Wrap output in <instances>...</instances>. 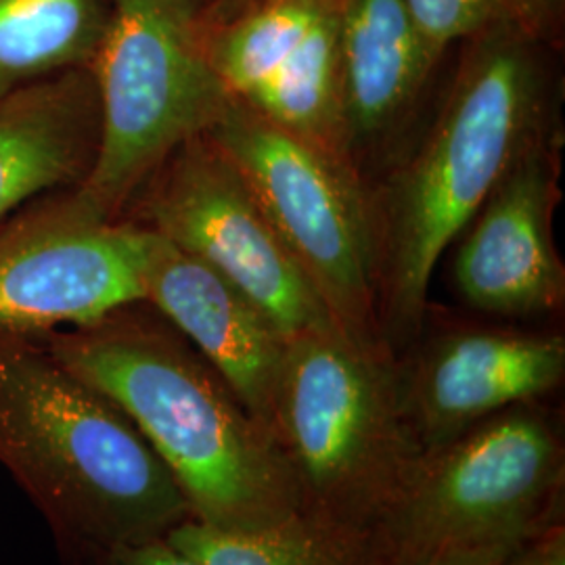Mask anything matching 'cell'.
<instances>
[{"label":"cell","mask_w":565,"mask_h":565,"mask_svg":"<svg viewBox=\"0 0 565 565\" xmlns=\"http://www.w3.org/2000/svg\"><path fill=\"white\" fill-rule=\"evenodd\" d=\"M546 142L536 139L509 168L452 264L465 302L488 315L532 317L564 302V264L551 231L557 166Z\"/></svg>","instance_id":"10"},{"label":"cell","mask_w":565,"mask_h":565,"mask_svg":"<svg viewBox=\"0 0 565 565\" xmlns=\"http://www.w3.org/2000/svg\"><path fill=\"white\" fill-rule=\"evenodd\" d=\"M109 23L90 63L102 109L97 158L82 202L121 221L156 170L223 118L231 97L216 76L198 0H109Z\"/></svg>","instance_id":"5"},{"label":"cell","mask_w":565,"mask_h":565,"mask_svg":"<svg viewBox=\"0 0 565 565\" xmlns=\"http://www.w3.org/2000/svg\"><path fill=\"white\" fill-rule=\"evenodd\" d=\"M145 302L179 329L270 434L287 340L223 275L145 228ZM273 436V434H270Z\"/></svg>","instance_id":"12"},{"label":"cell","mask_w":565,"mask_h":565,"mask_svg":"<svg viewBox=\"0 0 565 565\" xmlns=\"http://www.w3.org/2000/svg\"><path fill=\"white\" fill-rule=\"evenodd\" d=\"M102 137L88 67L32 82L0 103V224L36 198L81 186Z\"/></svg>","instance_id":"13"},{"label":"cell","mask_w":565,"mask_h":565,"mask_svg":"<svg viewBox=\"0 0 565 565\" xmlns=\"http://www.w3.org/2000/svg\"><path fill=\"white\" fill-rule=\"evenodd\" d=\"M32 335L139 427L193 520L254 532L302 518L298 486L273 436L153 306L128 303L95 323Z\"/></svg>","instance_id":"1"},{"label":"cell","mask_w":565,"mask_h":565,"mask_svg":"<svg viewBox=\"0 0 565 565\" xmlns=\"http://www.w3.org/2000/svg\"><path fill=\"white\" fill-rule=\"evenodd\" d=\"M443 111L377 212L387 331L417 333L436 264L525 149L545 137L543 41L515 21L467 39Z\"/></svg>","instance_id":"3"},{"label":"cell","mask_w":565,"mask_h":565,"mask_svg":"<svg viewBox=\"0 0 565 565\" xmlns=\"http://www.w3.org/2000/svg\"><path fill=\"white\" fill-rule=\"evenodd\" d=\"M557 335L461 331L434 343L408 384L398 385L404 422L419 452L452 443L486 419L562 384Z\"/></svg>","instance_id":"11"},{"label":"cell","mask_w":565,"mask_h":565,"mask_svg":"<svg viewBox=\"0 0 565 565\" xmlns=\"http://www.w3.org/2000/svg\"><path fill=\"white\" fill-rule=\"evenodd\" d=\"M532 4L545 23L548 36H553L557 30L559 18H562V11H564V0H532Z\"/></svg>","instance_id":"25"},{"label":"cell","mask_w":565,"mask_h":565,"mask_svg":"<svg viewBox=\"0 0 565 565\" xmlns=\"http://www.w3.org/2000/svg\"><path fill=\"white\" fill-rule=\"evenodd\" d=\"M109 0H0V103L32 82L90 67Z\"/></svg>","instance_id":"16"},{"label":"cell","mask_w":565,"mask_h":565,"mask_svg":"<svg viewBox=\"0 0 565 565\" xmlns=\"http://www.w3.org/2000/svg\"><path fill=\"white\" fill-rule=\"evenodd\" d=\"M263 2H268V0H210L205 7H202L203 28L205 30L218 28Z\"/></svg>","instance_id":"22"},{"label":"cell","mask_w":565,"mask_h":565,"mask_svg":"<svg viewBox=\"0 0 565 565\" xmlns=\"http://www.w3.org/2000/svg\"><path fill=\"white\" fill-rule=\"evenodd\" d=\"M270 434L303 515L352 534L382 520L419 457L390 369L342 327L287 340Z\"/></svg>","instance_id":"4"},{"label":"cell","mask_w":565,"mask_h":565,"mask_svg":"<svg viewBox=\"0 0 565 565\" xmlns=\"http://www.w3.org/2000/svg\"><path fill=\"white\" fill-rule=\"evenodd\" d=\"M511 7H513V11H515V15H518V21L524 25L530 34H534L536 39H541L543 42L548 39L545 23L541 20L539 11L534 9L532 0H511Z\"/></svg>","instance_id":"24"},{"label":"cell","mask_w":565,"mask_h":565,"mask_svg":"<svg viewBox=\"0 0 565 565\" xmlns=\"http://www.w3.org/2000/svg\"><path fill=\"white\" fill-rule=\"evenodd\" d=\"M198 2H200V4H202V7H205V4H207V2H210V0H198Z\"/></svg>","instance_id":"26"},{"label":"cell","mask_w":565,"mask_h":565,"mask_svg":"<svg viewBox=\"0 0 565 565\" xmlns=\"http://www.w3.org/2000/svg\"><path fill=\"white\" fill-rule=\"evenodd\" d=\"M145 231L103 221L76 186L25 203L0 224V329L42 333L145 302Z\"/></svg>","instance_id":"9"},{"label":"cell","mask_w":565,"mask_h":565,"mask_svg":"<svg viewBox=\"0 0 565 565\" xmlns=\"http://www.w3.org/2000/svg\"><path fill=\"white\" fill-rule=\"evenodd\" d=\"M338 0H268L205 32L207 57L233 102L270 78Z\"/></svg>","instance_id":"17"},{"label":"cell","mask_w":565,"mask_h":565,"mask_svg":"<svg viewBox=\"0 0 565 565\" xmlns=\"http://www.w3.org/2000/svg\"><path fill=\"white\" fill-rule=\"evenodd\" d=\"M338 41L343 139L354 162L408 111L438 61L404 0H342Z\"/></svg>","instance_id":"14"},{"label":"cell","mask_w":565,"mask_h":565,"mask_svg":"<svg viewBox=\"0 0 565 565\" xmlns=\"http://www.w3.org/2000/svg\"><path fill=\"white\" fill-rule=\"evenodd\" d=\"M551 425L522 406L419 452L382 522L398 565H434L520 546L543 525L562 482Z\"/></svg>","instance_id":"6"},{"label":"cell","mask_w":565,"mask_h":565,"mask_svg":"<svg viewBox=\"0 0 565 565\" xmlns=\"http://www.w3.org/2000/svg\"><path fill=\"white\" fill-rule=\"evenodd\" d=\"M527 543L515 553L511 565H565V534L562 527L551 530L532 545Z\"/></svg>","instance_id":"21"},{"label":"cell","mask_w":565,"mask_h":565,"mask_svg":"<svg viewBox=\"0 0 565 565\" xmlns=\"http://www.w3.org/2000/svg\"><path fill=\"white\" fill-rule=\"evenodd\" d=\"M235 163L343 329L373 342L382 249L377 212L354 163L231 102L207 132Z\"/></svg>","instance_id":"7"},{"label":"cell","mask_w":565,"mask_h":565,"mask_svg":"<svg viewBox=\"0 0 565 565\" xmlns=\"http://www.w3.org/2000/svg\"><path fill=\"white\" fill-rule=\"evenodd\" d=\"M340 2L312 25L279 70L239 103L285 132L352 162L343 139Z\"/></svg>","instance_id":"15"},{"label":"cell","mask_w":565,"mask_h":565,"mask_svg":"<svg viewBox=\"0 0 565 565\" xmlns=\"http://www.w3.org/2000/svg\"><path fill=\"white\" fill-rule=\"evenodd\" d=\"M121 221L158 233L214 268L285 340L342 327L242 172L207 135L181 145L145 182Z\"/></svg>","instance_id":"8"},{"label":"cell","mask_w":565,"mask_h":565,"mask_svg":"<svg viewBox=\"0 0 565 565\" xmlns=\"http://www.w3.org/2000/svg\"><path fill=\"white\" fill-rule=\"evenodd\" d=\"M0 463L39 507L65 565H103L193 518L118 404L34 335L0 329Z\"/></svg>","instance_id":"2"},{"label":"cell","mask_w":565,"mask_h":565,"mask_svg":"<svg viewBox=\"0 0 565 565\" xmlns=\"http://www.w3.org/2000/svg\"><path fill=\"white\" fill-rule=\"evenodd\" d=\"M103 565H202L163 539L114 551Z\"/></svg>","instance_id":"20"},{"label":"cell","mask_w":565,"mask_h":565,"mask_svg":"<svg viewBox=\"0 0 565 565\" xmlns=\"http://www.w3.org/2000/svg\"><path fill=\"white\" fill-rule=\"evenodd\" d=\"M163 541L202 565H359V534L306 515L254 532H228L189 518Z\"/></svg>","instance_id":"18"},{"label":"cell","mask_w":565,"mask_h":565,"mask_svg":"<svg viewBox=\"0 0 565 565\" xmlns=\"http://www.w3.org/2000/svg\"><path fill=\"white\" fill-rule=\"evenodd\" d=\"M525 545V543H524ZM501 546V548H488V551H480V553H471V555H463V557H455V559H446L440 564L434 565H511L515 553L522 546Z\"/></svg>","instance_id":"23"},{"label":"cell","mask_w":565,"mask_h":565,"mask_svg":"<svg viewBox=\"0 0 565 565\" xmlns=\"http://www.w3.org/2000/svg\"><path fill=\"white\" fill-rule=\"evenodd\" d=\"M404 7L436 61L452 42L467 41L499 21L520 23L511 0H404Z\"/></svg>","instance_id":"19"}]
</instances>
